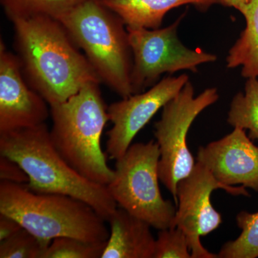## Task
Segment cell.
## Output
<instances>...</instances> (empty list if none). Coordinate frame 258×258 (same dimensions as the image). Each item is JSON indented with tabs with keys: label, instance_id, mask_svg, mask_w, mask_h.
I'll return each mask as SVG.
<instances>
[{
	"label": "cell",
	"instance_id": "cell-7",
	"mask_svg": "<svg viewBox=\"0 0 258 258\" xmlns=\"http://www.w3.org/2000/svg\"><path fill=\"white\" fill-rule=\"evenodd\" d=\"M190 81L163 107L160 120L154 125V136L160 152L159 180L169 190L177 206V184L195 167V159L188 147L187 134L194 120L219 99L218 90L209 88L195 96Z\"/></svg>",
	"mask_w": 258,
	"mask_h": 258
},
{
	"label": "cell",
	"instance_id": "cell-5",
	"mask_svg": "<svg viewBox=\"0 0 258 258\" xmlns=\"http://www.w3.org/2000/svg\"><path fill=\"white\" fill-rule=\"evenodd\" d=\"M0 213L43 240L71 237L101 242L109 237L106 220L88 204L67 195L34 192L23 184L0 181Z\"/></svg>",
	"mask_w": 258,
	"mask_h": 258
},
{
	"label": "cell",
	"instance_id": "cell-15",
	"mask_svg": "<svg viewBox=\"0 0 258 258\" xmlns=\"http://www.w3.org/2000/svg\"><path fill=\"white\" fill-rule=\"evenodd\" d=\"M240 13L245 20V28L229 50L227 67H241L244 79H258V0H249Z\"/></svg>",
	"mask_w": 258,
	"mask_h": 258
},
{
	"label": "cell",
	"instance_id": "cell-24",
	"mask_svg": "<svg viewBox=\"0 0 258 258\" xmlns=\"http://www.w3.org/2000/svg\"><path fill=\"white\" fill-rule=\"evenodd\" d=\"M248 1L249 0H215L216 4L222 5L227 8H235L240 13Z\"/></svg>",
	"mask_w": 258,
	"mask_h": 258
},
{
	"label": "cell",
	"instance_id": "cell-16",
	"mask_svg": "<svg viewBox=\"0 0 258 258\" xmlns=\"http://www.w3.org/2000/svg\"><path fill=\"white\" fill-rule=\"evenodd\" d=\"M227 122L233 128L248 131L249 138L258 141V79H247L243 92L233 97Z\"/></svg>",
	"mask_w": 258,
	"mask_h": 258
},
{
	"label": "cell",
	"instance_id": "cell-6",
	"mask_svg": "<svg viewBox=\"0 0 258 258\" xmlns=\"http://www.w3.org/2000/svg\"><path fill=\"white\" fill-rule=\"evenodd\" d=\"M160 152L157 142L132 144L116 159L106 185L118 207L157 230L172 228L176 208L161 195L159 185Z\"/></svg>",
	"mask_w": 258,
	"mask_h": 258
},
{
	"label": "cell",
	"instance_id": "cell-20",
	"mask_svg": "<svg viewBox=\"0 0 258 258\" xmlns=\"http://www.w3.org/2000/svg\"><path fill=\"white\" fill-rule=\"evenodd\" d=\"M107 241L88 242L71 237H61L51 241L43 258H101Z\"/></svg>",
	"mask_w": 258,
	"mask_h": 258
},
{
	"label": "cell",
	"instance_id": "cell-13",
	"mask_svg": "<svg viewBox=\"0 0 258 258\" xmlns=\"http://www.w3.org/2000/svg\"><path fill=\"white\" fill-rule=\"evenodd\" d=\"M109 237L101 258H154L152 226L118 207L108 219Z\"/></svg>",
	"mask_w": 258,
	"mask_h": 258
},
{
	"label": "cell",
	"instance_id": "cell-23",
	"mask_svg": "<svg viewBox=\"0 0 258 258\" xmlns=\"http://www.w3.org/2000/svg\"><path fill=\"white\" fill-rule=\"evenodd\" d=\"M23 228L13 217L0 213V242L9 238Z\"/></svg>",
	"mask_w": 258,
	"mask_h": 258
},
{
	"label": "cell",
	"instance_id": "cell-9",
	"mask_svg": "<svg viewBox=\"0 0 258 258\" xmlns=\"http://www.w3.org/2000/svg\"><path fill=\"white\" fill-rule=\"evenodd\" d=\"M218 189L235 196L250 197L243 186H227L220 182L198 161L189 175L178 183L174 225L186 235L191 258L218 257V254L209 252L200 240V237L211 233L222 224L221 215L211 203L212 191Z\"/></svg>",
	"mask_w": 258,
	"mask_h": 258
},
{
	"label": "cell",
	"instance_id": "cell-14",
	"mask_svg": "<svg viewBox=\"0 0 258 258\" xmlns=\"http://www.w3.org/2000/svg\"><path fill=\"white\" fill-rule=\"evenodd\" d=\"M118 15L128 28H160L170 10L192 5L205 10L216 4L215 0H101Z\"/></svg>",
	"mask_w": 258,
	"mask_h": 258
},
{
	"label": "cell",
	"instance_id": "cell-4",
	"mask_svg": "<svg viewBox=\"0 0 258 258\" xmlns=\"http://www.w3.org/2000/svg\"><path fill=\"white\" fill-rule=\"evenodd\" d=\"M81 49L101 84L121 98L133 95V54L122 19L101 0H88L57 18Z\"/></svg>",
	"mask_w": 258,
	"mask_h": 258
},
{
	"label": "cell",
	"instance_id": "cell-1",
	"mask_svg": "<svg viewBox=\"0 0 258 258\" xmlns=\"http://www.w3.org/2000/svg\"><path fill=\"white\" fill-rule=\"evenodd\" d=\"M12 23L14 52L24 76L49 106L68 101L88 83H101L58 20L36 16Z\"/></svg>",
	"mask_w": 258,
	"mask_h": 258
},
{
	"label": "cell",
	"instance_id": "cell-22",
	"mask_svg": "<svg viewBox=\"0 0 258 258\" xmlns=\"http://www.w3.org/2000/svg\"><path fill=\"white\" fill-rule=\"evenodd\" d=\"M0 179L18 184H27L29 177L18 162L0 154Z\"/></svg>",
	"mask_w": 258,
	"mask_h": 258
},
{
	"label": "cell",
	"instance_id": "cell-8",
	"mask_svg": "<svg viewBox=\"0 0 258 258\" xmlns=\"http://www.w3.org/2000/svg\"><path fill=\"white\" fill-rule=\"evenodd\" d=\"M185 14L164 28L126 27L133 54L131 82L133 94L144 92L159 82L164 74L181 71L197 72L201 64L214 62V54L185 46L178 37V28Z\"/></svg>",
	"mask_w": 258,
	"mask_h": 258
},
{
	"label": "cell",
	"instance_id": "cell-17",
	"mask_svg": "<svg viewBox=\"0 0 258 258\" xmlns=\"http://www.w3.org/2000/svg\"><path fill=\"white\" fill-rule=\"evenodd\" d=\"M88 0H0L10 21L36 16L57 19L66 12Z\"/></svg>",
	"mask_w": 258,
	"mask_h": 258
},
{
	"label": "cell",
	"instance_id": "cell-19",
	"mask_svg": "<svg viewBox=\"0 0 258 258\" xmlns=\"http://www.w3.org/2000/svg\"><path fill=\"white\" fill-rule=\"evenodd\" d=\"M51 241L43 240L22 229L0 242L1 258H43Z\"/></svg>",
	"mask_w": 258,
	"mask_h": 258
},
{
	"label": "cell",
	"instance_id": "cell-2",
	"mask_svg": "<svg viewBox=\"0 0 258 258\" xmlns=\"http://www.w3.org/2000/svg\"><path fill=\"white\" fill-rule=\"evenodd\" d=\"M0 154L20 164L29 177L25 186L34 192L78 199L106 221L118 208L106 185L83 177L61 157L45 123L0 134Z\"/></svg>",
	"mask_w": 258,
	"mask_h": 258
},
{
	"label": "cell",
	"instance_id": "cell-12",
	"mask_svg": "<svg viewBox=\"0 0 258 258\" xmlns=\"http://www.w3.org/2000/svg\"><path fill=\"white\" fill-rule=\"evenodd\" d=\"M197 159L222 184H240L258 192V147L244 129L236 127L223 138L200 147Z\"/></svg>",
	"mask_w": 258,
	"mask_h": 258
},
{
	"label": "cell",
	"instance_id": "cell-10",
	"mask_svg": "<svg viewBox=\"0 0 258 258\" xmlns=\"http://www.w3.org/2000/svg\"><path fill=\"white\" fill-rule=\"evenodd\" d=\"M189 76H168L144 92L122 98L108 106L109 121L113 126L107 132V154L113 159H119L132 145L139 132L154 115L181 91Z\"/></svg>",
	"mask_w": 258,
	"mask_h": 258
},
{
	"label": "cell",
	"instance_id": "cell-21",
	"mask_svg": "<svg viewBox=\"0 0 258 258\" xmlns=\"http://www.w3.org/2000/svg\"><path fill=\"white\" fill-rule=\"evenodd\" d=\"M154 258H191L184 232L178 227L159 230Z\"/></svg>",
	"mask_w": 258,
	"mask_h": 258
},
{
	"label": "cell",
	"instance_id": "cell-18",
	"mask_svg": "<svg viewBox=\"0 0 258 258\" xmlns=\"http://www.w3.org/2000/svg\"><path fill=\"white\" fill-rule=\"evenodd\" d=\"M240 235L235 240L229 241L219 252L220 258L258 257V212H240L236 217Z\"/></svg>",
	"mask_w": 258,
	"mask_h": 258
},
{
	"label": "cell",
	"instance_id": "cell-11",
	"mask_svg": "<svg viewBox=\"0 0 258 258\" xmlns=\"http://www.w3.org/2000/svg\"><path fill=\"white\" fill-rule=\"evenodd\" d=\"M50 106L30 86L15 52L0 41V134L45 123Z\"/></svg>",
	"mask_w": 258,
	"mask_h": 258
},
{
	"label": "cell",
	"instance_id": "cell-3",
	"mask_svg": "<svg viewBox=\"0 0 258 258\" xmlns=\"http://www.w3.org/2000/svg\"><path fill=\"white\" fill-rule=\"evenodd\" d=\"M99 83H90L68 101L50 106L51 141L61 157L86 179L106 185L113 176L102 150L109 121Z\"/></svg>",
	"mask_w": 258,
	"mask_h": 258
}]
</instances>
